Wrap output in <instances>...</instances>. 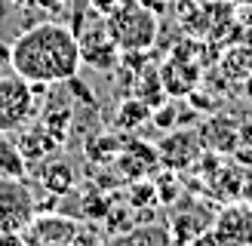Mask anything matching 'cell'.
I'll use <instances>...</instances> for the list:
<instances>
[{"label": "cell", "instance_id": "6da1fadb", "mask_svg": "<svg viewBox=\"0 0 252 246\" xmlns=\"http://www.w3.org/2000/svg\"><path fill=\"white\" fill-rule=\"evenodd\" d=\"M80 65V40L68 25L37 22L12 43V71L28 83H71Z\"/></svg>", "mask_w": 252, "mask_h": 246}, {"label": "cell", "instance_id": "7a4b0ae2", "mask_svg": "<svg viewBox=\"0 0 252 246\" xmlns=\"http://www.w3.org/2000/svg\"><path fill=\"white\" fill-rule=\"evenodd\" d=\"M108 37L117 43L123 53H145V49L157 40L160 22L148 6H135V3H120L114 12L108 16Z\"/></svg>", "mask_w": 252, "mask_h": 246}, {"label": "cell", "instance_id": "3957f363", "mask_svg": "<svg viewBox=\"0 0 252 246\" xmlns=\"http://www.w3.org/2000/svg\"><path fill=\"white\" fill-rule=\"evenodd\" d=\"M43 83H28L22 74H0V135L19 132L37 111V92Z\"/></svg>", "mask_w": 252, "mask_h": 246}, {"label": "cell", "instance_id": "277c9868", "mask_svg": "<svg viewBox=\"0 0 252 246\" xmlns=\"http://www.w3.org/2000/svg\"><path fill=\"white\" fill-rule=\"evenodd\" d=\"M34 197L22 179L0 176V237L3 234H22L34 221Z\"/></svg>", "mask_w": 252, "mask_h": 246}, {"label": "cell", "instance_id": "5b68a950", "mask_svg": "<svg viewBox=\"0 0 252 246\" xmlns=\"http://www.w3.org/2000/svg\"><path fill=\"white\" fill-rule=\"evenodd\" d=\"M200 145H203V142H200V132H191V129L172 132V135H166V139L157 145V157L169 169H185V166H191L197 160L200 151H203Z\"/></svg>", "mask_w": 252, "mask_h": 246}, {"label": "cell", "instance_id": "8992f818", "mask_svg": "<svg viewBox=\"0 0 252 246\" xmlns=\"http://www.w3.org/2000/svg\"><path fill=\"white\" fill-rule=\"evenodd\" d=\"M200 80V68L191 65V62H185L179 56H172L166 65L160 68V83H163V92L179 98V95H191L194 86Z\"/></svg>", "mask_w": 252, "mask_h": 246}, {"label": "cell", "instance_id": "52a82bcc", "mask_svg": "<svg viewBox=\"0 0 252 246\" xmlns=\"http://www.w3.org/2000/svg\"><path fill=\"white\" fill-rule=\"evenodd\" d=\"M77 40H80V56L83 62H93V65H114L117 62V43L108 37V31L102 28H93V31H86V34H77Z\"/></svg>", "mask_w": 252, "mask_h": 246}, {"label": "cell", "instance_id": "ba28073f", "mask_svg": "<svg viewBox=\"0 0 252 246\" xmlns=\"http://www.w3.org/2000/svg\"><path fill=\"white\" fill-rule=\"evenodd\" d=\"M25 166H28V160L25 154L19 151L12 142L0 139V176H9V179H22L25 176Z\"/></svg>", "mask_w": 252, "mask_h": 246}, {"label": "cell", "instance_id": "9c48e42d", "mask_svg": "<svg viewBox=\"0 0 252 246\" xmlns=\"http://www.w3.org/2000/svg\"><path fill=\"white\" fill-rule=\"evenodd\" d=\"M43 184L53 194H68L71 188H74V172H71V166L68 163H49L46 169H43Z\"/></svg>", "mask_w": 252, "mask_h": 246}, {"label": "cell", "instance_id": "30bf717a", "mask_svg": "<svg viewBox=\"0 0 252 246\" xmlns=\"http://www.w3.org/2000/svg\"><path fill=\"white\" fill-rule=\"evenodd\" d=\"M126 246H166V231L163 228H142L126 240Z\"/></svg>", "mask_w": 252, "mask_h": 246}, {"label": "cell", "instance_id": "8fae6325", "mask_svg": "<svg viewBox=\"0 0 252 246\" xmlns=\"http://www.w3.org/2000/svg\"><path fill=\"white\" fill-rule=\"evenodd\" d=\"M0 65L12 68V46H6V43H0Z\"/></svg>", "mask_w": 252, "mask_h": 246}, {"label": "cell", "instance_id": "7c38bea8", "mask_svg": "<svg viewBox=\"0 0 252 246\" xmlns=\"http://www.w3.org/2000/svg\"><path fill=\"white\" fill-rule=\"evenodd\" d=\"M0 246H25V243L19 240V234H3V237H0Z\"/></svg>", "mask_w": 252, "mask_h": 246}, {"label": "cell", "instance_id": "4fadbf2b", "mask_svg": "<svg viewBox=\"0 0 252 246\" xmlns=\"http://www.w3.org/2000/svg\"><path fill=\"white\" fill-rule=\"evenodd\" d=\"M12 3H22L25 6V3H37V0H12Z\"/></svg>", "mask_w": 252, "mask_h": 246}, {"label": "cell", "instance_id": "5bb4252c", "mask_svg": "<svg viewBox=\"0 0 252 246\" xmlns=\"http://www.w3.org/2000/svg\"><path fill=\"white\" fill-rule=\"evenodd\" d=\"M240 3H252V0H240Z\"/></svg>", "mask_w": 252, "mask_h": 246}, {"label": "cell", "instance_id": "9a60e30c", "mask_svg": "<svg viewBox=\"0 0 252 246\" xmlns=\"http://www.w3.org/2000/svg\"><path fill=\"white\" fill-rule=\"evenodd\" d=\"M249 246H252V243H249Z\"/></svg>", "mask_w": 252, "mask_h": 246}]
</instances>
